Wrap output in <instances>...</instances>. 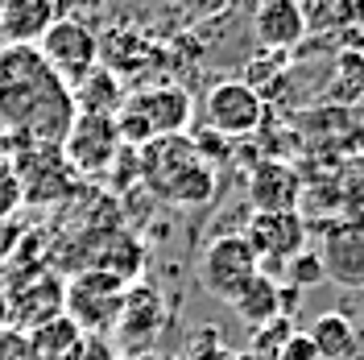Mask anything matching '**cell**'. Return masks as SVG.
<instances>
[{
    "label": "cell",
    "instance_id": "cell-1",
    "mask_svg": "<svg viewBox=\"0 0 364 360\" xmlns=\"http://www.w3.org/2000/svg\"><path fill=\"white\" fill-rule=\"evenodd\" d=\"M75 120V95L38 46H0V129L17 141L63 145Z\"/></svg>",
    "mask_w": 364,
    "mask_h": 360
},
{
    "label": "cell",
    "instance_id": "cell-2",
    "mask_svg": "<svg viewBox=\"0 0 364 360\" xmlns=\"http://www.w3.org/2000/svg\"><path fill=\"white\" fill-rule=\"evenodd\" d=\"M136 179L174 207H203L215 195V170L199 158L191 133L145 141L136 149Z\"/></svg>",
    "mask_w": 364,
    "mask_h": 360
},
{
    "label": "cell",
    "instance_id": "cell-3",
    "mask_svg": "<svg viewBox=\"0 0 364 360\" xmlns=\"http://www.w3.org/2000/svg\"><path fill=\"white\" fill-rule=\"evenodd\" d=\"M116 133L129 149H141L154 137H174L186 133L195 120V100L191 91L174 88V83H158V88H141L124 95V104L116 108Z\"/></svg>",
    "mask_w": 364,
    "mask_h": 360
},
{
    "label": "cell",
    "instance_id": "cell-4",
    "mask_svg": "<svg viewBox=\"0 0 364 360\" xmlns=\"http://www.w3.org/2000/svg\"><path fill=\"white\" fill-rule=\"evenodd\" d=\"M124 290L129 282H120L104 270H83L67 282L63 294V315L79 323L83 336H112L120 307H124Z\"/></svg>",
    "mask_w": 364,
    "mask_h": 360
},
{
    "label": "cell",
    "instance_id": "cell-5",
    "mask_svg": "<svg viewBox=\"0 0 364 360\" xmlns=\"http://www.w3.org/2000/svg\"><path fill=\"white\" fill-rule=\"evenodd\" d=\"M13 170L21 179L25 203H54L67 199L75 191V170L63 158V145H46V141H17L13 154Z\"/></svg>",
    "mask_w": 364,
    "mask_h": 360
},
{
    "label": "cell",
    "instance_id": "cell-6",
    "mask_svg": "<svg viewBox=\"0 0 364 360\" xmlns=\"http://www.w3.org/2000/svg\"><path fill=\"white\" fill-rule=\"evenodd\" d=\"M240 236L249 240L261 273H269V277L282 273L306 248V224L298 211H252Z\"/></svg>",
    "mask_w": 364,
    "mask_h": 360
},
{
    "label": "cell",
    "instance_id": "cell-7",
    "mask_svg": "<svg viewBox=\"0 0 364 360\" xmlns=\"http://www.w3.org/2000/svg\"><path fill=\"white\" fill-rule=\"evenodd\" d=\"M257 273H261V265H257L249 240H245L240 232L215 236V240L203 248V257H199V282H203V290L211 294V298L228 302V307H232V298L245 290Z\"/></svg>",
    "mask_w": 364,
    "mask_h": 360
},
{
    "label": "cell",
    "instance_id": "cell-8",
    "mask_svg": "<svg viewBox=\"0 0 364 360\" xmlns=\"http://www.w3.org/2000/svg\"><path fill=\"white\" fill-rule=\"evenodd\" d=\"M120 149H124V141L116 133V120L112 116H100V112H75L67 137H63V158L83 179L112 170Z\"/></svg>",
    "mask_w": 364,
    "mask_h": 360
},
{
    "label": "cell",
    "instance_id": "cell-9",
    "mask_svg": "<svg viewBox=\"0 0 364 360\" xmlns=\"http://www.w3.org/2000/svg\"><path fill=\"white\" fill-rule=\"evenodd\" d=\"M203 116H207V129L220 137H249L261 129L265 120V100L261 91L245 83V79H224L207 91L203 100Z\"/></svg>",
    "mask_w": 364,
    "mask_h": 360
},
{
    "label": "cell",
    "instance_id": "cell-10",
    "mask_svg": "<svg viewBox=\"0 0 364 360\" xmlns=\"http://www.w3.org/2000/svg\"><path fill=\"white\" fill-rule=\"evenodd\" d=\"M42 50V58L50 67L58 70V79L75 88L91 67H100V38L87 29V21H79V17H63V21H54L46 29V38L38 42Z\"/></svg>",
    "mask_w": 364,
    "mask_h": 360
},
{
    "label": "cell",
    "instance_id": "cell-11",
    "mask_svg": "<svg viewBox=\"0 0 364 360\" xmlns=\"http://www.w3.org/2000/svg\"><path fill=\"white\" fill-rule=\"evenodd\" d=\"M327 282L336 286H364V211L340 216L323 228V248H315Z\"/></svg>",
    "mask_w": 364,
    "mask_h": 360
},
{
    "label": "cell",
    "instance_id": "cell-12",
    "mask_svg": "<svg viewBox=\"0 0 364 360\" xmlns=\"http://www.w3.org/2000/svg\"><path fill=\"white\" fill-rule=\"evenodd\" d=\"M161 323H166V302H161L158 286L154 282H129L112 344H120L124 352H149V344L158 339Z\"/></svg>",
    "mask_w": 364,
    "mask_h": 360
},
{
    "label": "cell",
    "instance_id": "cell-13",
    "mask_svg": "<svg viewBox=\"0 0 364 360\" xmlns=\"http://www.w3.org/2000/svg\"><path fill=\"white\" fill-rule=\"evenodd\" d=\"M63 294H67L63 277L33 273V277H25L21 290H4V323L17 332H33L38 323L63 315Z\"/></svg>",
    "mask_w": 364,
    "mask_h": 360
},
{
    "label": "cell",
    "instance_id": "cell-14",
    "mask_svg": "<svg viewBox=\"0 0 364 360\" xmlns=\"http://www.w3.org/2000/svg\"><path fill=\"white\" fill-rule=\"evenodd\" d=\"M67 17V0H4L0 38L4 46H38L46 29Z\"/></svg>",
    "mask_w": 364,
    "mask_h": 360
},
{
    "label": "cell",
    "instance_id": "cell-15",
    "mask_svg": "<svg viewBox=\"0 0 364 360\" xmlns=\"http://www.w3.org/2000/svg\"><path fill=\"white\" fill-rule=\"evenodd\" d=\"M252 38L269 54H286L306 38V13L298 0H265L252 13Z\"/></svg>",
    "mask_w": 364,
    "mask_h": 360
},
{
    "label": "cell",
    "instance_id": "cell-16",
    "mask_svg": "<svg viewBox=\"0 0 364 360\" xmlns=\"http://www.w3.org/2000/svg\"><path fill=\"white\" fill-rule=\"evenodd\" d=\"M302 179L286 162H257L249 174V199L252 211H298Z\"/></svg>",
    "mask_w": 364,
    "mask_h": 360
},
{
    "label": "cell",
    "instance_id": "cell-17",
    "mask_svg": "<svg viewBox=\"0 0 364 360\" xmlns=\"http://www.w3.org/2000/svg\"><path fill=\"white\" fill-rule=\"evenodd\" d=\"M311 344L318 348V360H352L360 352V336H356V323L343 315V311H327L306 327Z\"/></svg>",
    "mask_w": 364,
    "mask_h": 360
},
{
    "label": "cell",
    "instance_id": "cell-18",
    "mask_svg": "<svg viewBox=\"0 0 364 360\" xmlns=\"http://www.w3.org/2000/svg\"><path fill=\"white\" fill-rule=\"evenodd\" d=\"M25 336H29L33 360H75L79 344H83V332H79V323L70 315L46 319V323H38V327L25 332Z\"/></svg>",
    "mask_w": 364,
    "mask_h": 360
},
{
    "label": "cell",
    "instance_id": "cell-19",
    "mask_svg": "<svg viewBox=\"0 0 364 360\" xmlns=\"http://www.w3.org/2000/svg\"><path fill=\"white\" fill-rule=\"evenodd\" d=\"M75 112H100V116H116V108L124 104V88L108 67H91L75 88Z\"/></svg>",
    "mask_w": 364,
    "mask_h": 360
},
{
    "label": "cell",
    "instance_id": "cell-20",
    "mask_svg": "<svg viewBox=\"0 0 364 360\" xmlns=\"http://www.w3.org/2000/svg\"><path fill=\"white\" fill-rule=\"evenodd\" d=\"M277 294H282V286L273 282L269 273H257L249 286L232 298V311L245 323H252V332H257V327H265L273 319H282V298Z\"/></svg>",
    "mask_w": 364,
    "mask_h": 360
},
{
    "label": "cell",
    "instance_id": "cell-21",
    "mask_svg": "<svg viewBox=\"0 0 364 360\" xmlns=\"http://www.w3.org/2000/svg\"><path fill=\"white\" fill-rule=\"evenodd\" d=\"M25 207V195H21V179L13 170V162L0 154V224H13L17 211Z\"/></svg>",
    "mask_w": 364,
    "mask_h": 360
},
{
    "label": "cell",
    "instance_id": "cell-22",
    "mask_svg": "<svg viewBox=\"0 0 364 360\" xmlns=\"http://www.w3.org/2000/svg\"><path fill=\"white\" fill-rule=\"evenodd\" d=\"M286 282L294 286V290H311V286H318V282H327V273H323V261H318L315 248H302L294 261L286 265Z\"/></svg>",
    "mask_w": 364,
    "mask_h": 360
},
{
    "label": "cell",
    "instance_id": "cell-23",
    "mask_svg": "<svg viewBox=\"0 0 364 360\" xmlns=\"http://www.w3.org/2000/svg\"><path fill=\"white\" fill-rule=\"evenodd\" d=\"M0 360H33V348H29V336L0 323Z\"/></svg>",
    "mask_w": 364,
    "mask_h": 360
},
{
    "label": "cell",
    "instance_id": "cell-24",
    "mask_svg": "<svg viewBox=\"0 0 364 360\" xmlns=\"http://www.w3.org/2000/svg\"><path fill=\"white\" fill-rule=\"evenodd\" d=\"M277 360H318V348L311 344L306 332H290L286 344L277 348Z\"/></svg>",
    "mask_w": 364,
    "mask_h": 360
},
{
    "label": "cell",
    "instance_id": "cell-25",
    "mask_svg": "<svg viewBox=\"0 0 364 360\" xmlns=\"http://www.w3.org/2000/svg\"><path fill=\"white\" fill-rule=\"evenodd\" d=\"M75 360H120V352H116L112 336H83Z\"/></svg>",
    "mask_w": 364,
    "mask_h": 360
},
{
    "label": "cell",
    "instance_id": "cell-26",
    "mask_svg": "<svg viewBox=\"0 0 364 360\" xmlns=\"http://www.w3.org/2000/svg\"><path fill=\"white\" fill-rule=\"evenodd\" d=\"M178 9H186L191 17H215V13H224L232 0H174Z\"/></svg>",
    "mask_w": 364,
    "mask_h": 360
},
{
    "label": "cell",
    "instance_id": "cell-27",
    "mask_svg": "<svg viewBox=\"0 0 364 360\" xmlns=\"http://www.w3.org/2000/svg\"><path fill=\"white\" fill-rule=\"evenodd\" d=\"M336 13L343 25H364V0H336Z\"/></svg>",
    "mask_w": 364,
    "mask_h": 360
},
{
    "label": "cell",
    "instance_id": "cell-28",
    "mask_svg": "<svg viewBox=\"0 0 364 360\" xmlns=\"http://www.w3.org/2000/svg\"><path fill=\"white\" fill-rule=\"evenodd\" d=\"M120 360H158L154 352H120Z\"/></svg>",
    "mask_w": 364,
    "mask_h": 360
},
{
    "label": "cell",
    "instance_id": "cell-29",
    "mask_svg": "<svg viewBox=\"0 0 364 360\" xmlns=\"http://www.w3.org/2000/svg\"><path fill=\"white\" fill-rule=\"evenodd\" d=\"M232 4H245V9H249V13H257V9H261V4H265V0H232Z\"/></svg>",
    "mask_w": 364,
    "mask_h": 360
},
{
    "label": "cell",
    "instance_id": "cell-30",
    "mask_svg": "<svg viewBox=\"0 0 364 360\" xmlns=\"http://www.w3.org/2000/svg\"><path fill=\"white\" fill-rule=\"evenodd\" d=\"M0 13H4V0H0Z\"/></svg>",
    "mask_w": 364,
    "mask_h": 360
}]
</instances>
